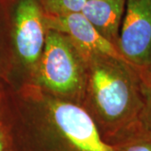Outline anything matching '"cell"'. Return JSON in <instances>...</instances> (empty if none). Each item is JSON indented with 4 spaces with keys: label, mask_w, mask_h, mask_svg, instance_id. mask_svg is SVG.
Returning a JSON list of instances; mask_svg holds the SVG:
<instances>
[{
    "label": "cell",
    "mask_w": 151,
    "mask_h": 151,
    "mask_svg": "<svg viewBox=\"0 0 151 151\" xmlns=\"http://www.w3.org/2000/svg\"><path fill=\"white\" fill-rule=\"evenodd\" d=\"M91 86L95 103L116 139L136 127L141 108L138 68L129 63L106 57L93 63Z\"/></svg>",
    "instance_id": "cell-1"
},
{
    "label": "cell",
    "mask_w": 151,
    "mask_h": 151,
    "mask_svg": "<svg viewBox=\"0 0 151 151\" xmlns=\"http://www.w3.org/2000/svg\"><path fill=\"white\" fill-rule=\"evenodd\" d=\"M67 36L49 29L40 57V77L47 88L60 92H75L80 86L78 60Z\"/></svg>",
    "instance_id": "cell-2"
},
{
    "label": "cell",
    "mask_w": 151,
    "mask_h": 151,
    "mask_svg": "<svg viewBox=\"0 0 151 151\" xmlns=\"http://www.w3.org/2000/svg\"><path fill=\"white\" fill-rule=\"evenodd\" d=\"M117 47L130 65H151V0H126Z\"/></svg>",
    "instance_id": "cell-3"
},
{
    "label": "cell",
    "mask_w": 151,
    "mask_h": 151,
    "mask_svg": "<svg viewBox=\"0 0 151 151\" xmlns=\"http://www.w3.org/2000/svg\"><path fill=\"white\" fill-rule=\"evenodd\" d=\"M50 110L52 125L75 151H114L84 109L72 103L54 102Z\"/></svg>",
    "instance_id": "cell-4"
},
{
    "label": "cell",
    "mask_w": 151,
    "mask_h": 151,
    "mask_svg": "<svg viewBox=\"0 0 151 151\" xmlns=\"http://www.w3.org/2000/svg\"><path fill=\"white\" fill-rule=\"evenodd\" d=\"M45 17L36 0H16L12 12V36L17 56L25 65L40 59L45 43Z\"/></svg>",
    "instance_id": "cell-5"
},
{
    "label": "cell",
    "mask_w": 151,
    "mask_h": 151,
    "mask_svg": "<svg viewBox=\"0 0 151 151\" xmlns=\"http://www.w3.org/2000/svg\"><path fill=\"white\" fill-rule=\"evenodd\" d=\"M45 24L50 29L65 35L86 53L128 62L118 47L98 32L81 13L49 15L45 18Z\"/></svg>",
    "instance_id": "cell-6"
},
{
    "label": "cell",
    "mask_w": 151,
    "mask_h": 151,
    "mask_svg": "<svg viewBox=\"0 0 151 151\" xmlns=\"http://www.w3.org/2000/svg\"><path fill=\"white\" fill-rule=\"evenodd\" d=\"M126 0H86L81 14L103 36L117 46Z\"/></svg>",
    "instance_id": "cell-7"
},
{
    "label": "cell",
    "mask_w": 151,
    "mask_h": 151,
    "mask_svg": "<svg viewBox=\"0 0 151 151\" xmlns=\"http://www.w3.org/2000/svg\"><path fill=\"white\" fill-rule=\"evenodd\" d=\"M141 95V108L138 124L142 129L151 135V65L138 68Z\"/></svg>",
    "instance_id": "cell-8"
},
{
    "label": "cell",
    "mask_w": 151,
    "mask_h": 151,
    "mask_svg": "<svg viewBox=\"0 0 151 151\" xmlns=\"http://www.w3.org/2000/svg\"><path fill=\"white\" fill-rule=\"evenodd\" d=\"M111 145L114 151H151V135L138 125L119 136Z\"/></svg>",
    "instance_id": "cell-9"
},
{
    "label": "cell",
    "mask_w": 151,
    "mask_h": 151,
    "mask_svg": "<svg viewBox=\"0 0 151 151\" xmlns=\"http://www.w3.org/2000/svg\"><path fill=\"white\" fill-rule=\"evenodd\" d=\"M50 15H65L81 13L86 0H43Z\"/></svg>",
    "instance_id": "cell-10"
},
{
    "label": "cell",
    "mask_w": 151,
    "mask_h": 151,
    "mask_svg": "<svg viewBox=\"0 0 151 151\" xmlns=\"http://www.w3.org/2000/svg\"><path fill=\"white\" fill-rule=\"evenodd\" d=\"M0 151H9V139L6 132L0 124Z\"/></svg>",
    "instance_id": "cell-11"
}]
</instances>
